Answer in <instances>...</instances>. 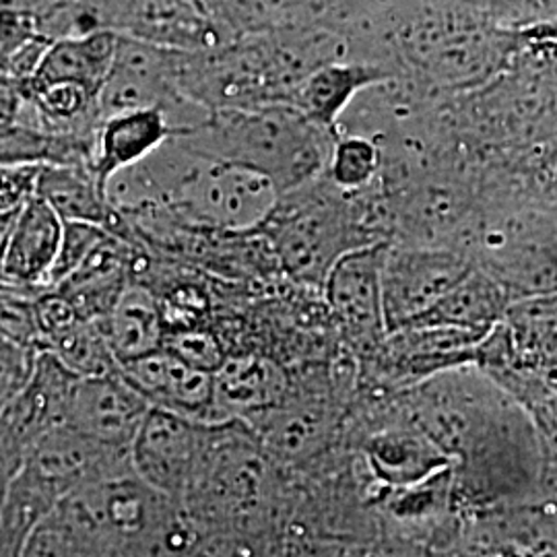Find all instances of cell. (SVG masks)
Returning <instances> with one entry per match:
<instances>
[{
  "instance_id": "cell-6",
  "label": "cell",
  "mask_w": 557,
  "mask_h": 557,
  "mask_svg": "<svg viewBox=\"0 0 557 557\" xmlns=\"http://www.w3.org/2000/svg\"><path fill=\"white\" fill-rule=\"evenodd\" d=\"M490 333L425 324L393 331L372 358L359 361V386L398 393L442 372L475 366L479 345Z\"/></svg>"
},
{
  "instance_id": "cell-7",
  "label": "cell",
  "mask_w": 557,
  "mask_h": 557,
  "mask_svg": "<svg viewBox=\"0 0 557 557\" xmlns=\"http://www.w3.org/2000/svg\"><path fill=\"white\" fill-rule=\"evenodd\" d=\"M478 262L462 250L388 244L382 264V296L388 333L413 324L434 308Z\"/></svg>"
},
{
  "instance_id": "cell-22",
  "label": "cell",
  "mask_w": 557,
  "mask_h": 557,
  "mask_svg": "<svg viewBox=\"0 0 557 557\" xmlns=\"http://www.w3.org/2000/svg\"><path fill=\"white\" fill-rule=\"evenodd\" d=\"M119 41V34L112 29L54 40L46 50L38 73L25 85L40 87L52 83H77L100 96L114 66Z\"/></svg>"
},
{
  "instance_id": "cell-29",
  "label": "cell",
  "mask_w": 557,
  "mask_h": 557,
  "mask_svg": "<svg viewBox=\"0 0 557 557\" xmlns=\"http://www.w3.org/2000/svg\"><path fill=\"white\" fill-rule=\"evenodd\" d=\"M41 165L36 163H11L2 165V188H0V239L20 221L21 213L32 200L38 197Z\"/></svg>"
},
{
  "instance_id": "cell-4",
  "label": "cell",
  "mask_w": 557,
  "mask_h": 557,
  "mask_svg": "<svg viewBox=\"0 0 557 557\" xmlns=\"http://www.w3.org/2000/svg\"><path fill=\"white\" fill-rule=\"evenodd\" d=\"M174 137L205 156L259 172L285 195L326 174L337 131L320 126L294 106L278 103L213 110L199 126Z\"/></svg>"
},
{
  "instance_id": "cell-25",
  "label": "cell",
  "mask_w": 557,
  "mask_h": 557,
  "mask_svg": "<svg viewBox=\"0 0 557 557\" xmlns=\"http://www.w3.org/2000/svg\"><path fill=\"white\" fill-rule=\"evenodd\" d=\"M59 502L36 479L20 471L2 487L0 557H21L23 545Z\"/></svg>"
},
{
  "instance_id": "cell-32",
  "label": "cell",
  "mask_w": 557,
  "mask_h": 557,
  "mask_svg": "<svg viewBox=\"0 0 557 557\" xmlns=\"http://www.w3.org/2000/svg\"><path fill=\"white\" fill-rule=\"evenodd\" d=\"M41 349L2 338L0 345V407L20 397L34 379Z\"/></svg>"
},
{
  "instance_id": "cell-2",
  "label": "cell",
  "mask_w": 557,
  "mask_h": 557,
  "mask_svg": "<svg viewBox=\"0 0 557 557\" xmlns=\"http://www.w3.org/2000/svg\"><path fill=\"white\" fill-rule=\"evenodd\" d=\"M298 475L273 457L244 419L211 425L182 510L199 529L252 539L285 531Z\"/></svg>"
},
{
  "instance_id": "cell-30",
  "label": "cell",
  "mask_w": 557,
  "mask_h": 557,
  "mask_svg": "<svg viewBox=\"0 0 557 557\" xmlns=\"http://www.w3.org/2000/svg\"><path fill=\"white\" fill-rule=\"evenodd\" d=\"M106 236H108V230H103L100 225L64 221L59 257L54 260L46 289H57L60 283H64L73 273H77L81 264L94 255V250L100 246L101 239Z\"/></svg>"
},
{
  "instance_id": "cell-21",
  "label": "cell",
  "mask_w": 557,
  "mask_h": 557,
  "mask_svg": "<svg viewBox=\"0 0 557 557\" xmlns=\"http://www.w3.org/2000/svg\"><path fill=\"white\" fill-rule=\"evenodd\" d=\"M515 298L508 287L481 264H475L467 277L460 278L434 308L413 324L457 326L490 333L504 320Z\"/></svg>"
},
{
  "instance_id": "cell-24",
  "label": "cell",
  "mask_w": 557,
  "mask_h": 557,
  "mask_svg": "<svg viewBox=\"0 0 557 557\" xmlns=\"http://www.w3.org/2000/svg\"><path fill=\"white\" fill-rule=\"evenodd\" d=\"M106 333L119 363L161 349L165 341V322L156 292L139 281H131L106 322Z\"/></svg>"
},
{
  "instance_id": "cell-28",
  "label": "cell",
  "mask_w": 557,
  "mask_h": 557,
  "mask_svg": "<svg viewBox=\"0 0 557 557\" xmlns=\"http://www.w3.org/2000/svg\"><path fill=\"white\" fill-rule=\"evenodd\" d=\"M163 347L172 351L176 358L186 361L188 366L211 374H218L227 359V349L213 326H197L168 333Z\"/></svg>"
},
{
  "instance_id": "cell-27",
  "label": "cell",
  "mask_w": 557,
  "mask_h": 557,
  "mask_svg": "<svg viewBox=\"0 0 557 557\" xmlns=\"http://www.w3.org/2000/svg\"><path fill=\"white\" fill-rule=\"evenodd\" d=\"M382 170V151L372 137L337 131V143L329 163V178L347 193L370 188Z\"/></svg>"
},
{
  "instance_id": "cell-5",
  "label": "cell",
  "mask_w": 557,
  "mask_h": 557,
  "mask_svg": "<svg viewBox=\"0 0 557 557\" xmlns=\"http://www.w3.org/2000/svg\"><path fill=\"white\" fill-rule=\"evenodd\" d=\"M176 52L178 48L120 36L114 66L100 94L101 119L156 108L168 116L174 135L190 131L209 119L211 110L188 100L180 91Z\"/></svg>"
},
{
  "instance_id": "cell-14",
  "label": "cell",
  "mask_w": 557,
  "mask_h": 557,
  "mask_svg": "<svg viewBox=\"0 0 557 557\" xmlns=\"http://www.w3.org/2000/svg\"><path fill=\"white\" fill-rule=\"evenodd\" d=\"M151 403L116 370L103 376L81 379L71 407L69 425L103 444L131 450Z\"/></svg>"
},
{
  "instance_id": "cell-8",
  "label": "cell",
  "mask_w": 557,
  "mask_h": 557,
  "mask_svg": "<svg viewBox=\"0 0 557 557\" xmlns=\"http://www.w3.org/2000/svg\"><path fill=\"white\" fill-rule=\"evenodd\" d=\"M388 242L345 255L331 271L324 299L341 343L358 358H372L388 333L382 296V264Z\"/></svg>"
},
{
  "instance_id": "cell-23",
  "label": "cell",
  "mask_w": 557,
  "mask_h": 557,
  "mask_svg": "<svg viewBox=\"0 0 557 557\" xmlns=\"http://www.w3.org/2000/svg\"><path fill=\"white\" fill-rule=\"evenodd\" d=\"M38 197L62 221L91 223L119 234L122 218L89 165H41Z\"/></svg>"
},
{
  "instance_id": "cell-20",
  "label": "cell",
  "mask_w": 557,
  "mask_h": 557,
  "mask_svg": "<svg viewBox=\"0 0 557 557\" xmlns=\"http://www.w3.org/2000/svg\"><path fill=\"white\" fill-rule=\"evenodd\" d=\"M112 539L77 492L60 499L25 541L21 557H103Z\"/></svg>"
},
{
  "instance_id": "cell-18",
  "label": "cell",
  "mask_w": 557,
  "mask_h": 557,
  "mask_svg": "<svg viewBox=\"0 0 557 557\" xmlns=\"http://www.w3.org/2000/svg\"><path fill=\"white\" fill-rule=\"evenodd\" d=\"M292 372L277 359L262 354L227 356L215 374L220 421L248 419L275 407L285 397Z\"/></svg>"
},
{
  "instance_id": "cell-3",
  "label": "cell",
  "mask_w": 557,
  "mask_h": 557,
  "mask_svg": "<svg viewBox=\"0 0 557 557\" xmlns=\"http://www.w3.org/2000/svg\"><path fill=\"white\" fill-rule=\"evenodd\" d=\"M260 227L273 244L283 278L322 294L345 255L388 242L376 182L347 193L329 174L281 195Z\"/></svg>"
},
{
  "instance_id": "cell-31",
  "label": "cell",
  "mask_w": 557,
  "mask_h": 557,
  "mask_svg": "<svg viewBox=\"0 0 557 557\" xmlns=\"http://www.w3.org/2000/svg\"><path fill=\"white\" fill-rule=\"evenodd\" d=\"M41 292L2 285V338L41 349L36 299ZM44 351V349H41Z\"/></svg>"
},
{
  "instance_id": "cell-15",
  "label": "cell",
  "mask_w": 557,
  "mask_h": 557,
  "mask_svg": "<svg viewBox=\"0 0 557 557\" xmlns=\"http://www.w3.org/2000/svg\"><path fill=\"white\" fill-rule=\"evenodd\" d=\"M62 232L64 221L59 213L41 197L32 200L15 227L2 239V285L46 292L59 257Z\"/></svg>"
},
{
  "instance_id": "cell-9",
  "label": "cell",
  "mask_w": 557,
  "mask_h": 557,
  "mask_svg": "<svg viewBox=\"0 0 557 557\" xmlns=\"http://www.w3.org/2000/svg\"><path fill=\"white\" fill-rule=\"evenodd\" d=\"M79 376L59 358L41 351L38 368L20 397L2 405L0 481L2 487L20 473L32 448L69 423Z\"/></svg>"
},
{
  "instance_id": "cell-16",
  "label": "cell",
  "mask_w": 557,
  "mask_h": 557,
  "mask_svg": "<svg viewBox=\"0 0 557 557\" xmlns=\"http://www.w3.org/2000/svg\"><path fill=\"white\" fill-rule=\"evenodd\" d=\"M137 242L108 232L94 255L81 264L57 292L73 304L81 319L100 322L106 326L120 296L133 281V260Z\"/></svg>"
},
{
  "instance_id": "cell-12",
  "label": "cell",
  "mask_w": 557,
  "mask_h": 557,
  "mask_svg": "<svg viewBox=\"0 0 557 557\" xmlns=\"http://www.w3.org/2000/svg\"><path fill=\"white\" fill-rule=\"evenodd\" d=\"M354 450L374 483L388 490L418 485L455 467L434 440L400 419H388L363 432L354 442Z\"/></svg>"
},
{
  "instance_id": "cell-26",
  "label": "cell",
  "mask_w": 557,
  "mask_h": 557,
  "mask_svg": "<svg viewBox=\"0 0 557 557\" xmlns=\"http://www.w3.org/2000/svg\"><path fill=\"white\" fill-rule=\"evenodd\" d=\"M44 351L59 358L79 379L116 372L119 359L100 322L77 319L44 341Z\"/></svg>"
},
{
  "instance_id": "cell-11",
  "label": "cell",
  "mask_w": 557,
  "mask_h": 557,
  "mask_svg": "<svg viewBox=\"0 0 557 557\" xmlns=\"http://www.w3.org/2000/svg\"><path fill=\"white\" fill-rule=\"evenodd\" d=\"M20 471L36 479L60 502L103 481L133 473L135 467L131 450L89 438L66 423L32 448Z\"/></svg>"
},
{
  "instance_id": "cell-1",
  "label": "cell",
  "mask_w": 557,
  "mask_h": 557,
  "mask_svg": "<svg viewBox=\"0 0 557 557\" xmlns=\"http://www.w3.org/2000/svg\"><path fill=\"white\" fill-rule=\"evenodd\" d=\"M108 197L116 211L156 205L199 227L246 232L264 223L281 193L259 172L205 156L172 137L110 180Z\"/></svg>"
},
{
  "instance_id": "cell-19",
  "label": "cell",
  "mask_w": 557,
  "mask_h": 557,
  "mask_svg": "<svg viewBox=\"0 0 557 557\" xmlns=\"http://www.w3.org/2000/svg\"><path fill=\"white\" fill-rule=\"evenodd\" d=\"M172 137L174 128L170 120L156 108L114 114L101 122L100 140L91 172L108 190L110 180L116 174L147 160Z\"/></svg>"
},
{
  "instance_id": "cell-10",
  "label": "cell",
  "mask_w": 557,
  "mask_h": 557,
  "mask_svg": "<svg viewBox=\"0 0 557 557\" xmlns=\"http://www.w3.org/2000/svg\"><path fill=\"white\" fill-rule=\"evenodd\" d=\"M213 423L151 407L131 446L135 473L163 496L182 504Z\"/></svg>"
},
{
  "instance_id": "cell-13",
  "label": "cell",
  "mask_w": 557,
  "mask_h": 557,
  "mask_svg": "<svg viewBox=\"0 0 557 557\" xmlns=\"http://www.w3.org/2000/svg\"><path fill=\"white\" fill-rule=\"evenodd\" d=\"M120 372L151 403V407L205 423L220 421L215 374L188 366L165 347L120 363Z\"/></svg>"
},
{
  "instance_id": "cell-17",
  "label": "cell",
  "mask_w": 557,
  "mask_h": 557,
  "mask_svg": "<svg viewBox=\"0 0 557 557\" xmlns=\"http://www.w3.org/2000/svg\"><path fill=\"white\" fill-rule=\"evenodd\" d=\"M397 79V75L374 62L335 60L304 81L294 94L292 103L301 114L329 131H337L338 122L349 106L366 89Z\"/></svg>"
}]
</instances>
